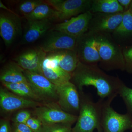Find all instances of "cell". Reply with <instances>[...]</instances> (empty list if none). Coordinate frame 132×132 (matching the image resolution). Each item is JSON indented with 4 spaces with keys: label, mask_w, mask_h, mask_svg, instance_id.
Wrapping results in <instances>:
<instances>
[{
    "label": "cell",
    "mask_w": 132,
    "mask_h": 132,
    "mask_svg": "<svg viewBox=\"0 0 132 132\" xmlns=\"http://www.w3.org/2000/svg\"><path fill=\"white\" fill-rule=\"evenodd\" d=\"M71 81L79 92L83 91L84 86H92L97 90L100 98L102 99L117 96L123 82L118 76L105 73L98 64H86L80 61L72 74Z\"/></svg>",
    "instance_id": "cell-1"
},
{
    "label": "cell",
    "mask_w": 132,
    "mask_h": 132,
    "mask_svg": "<svg viewBox=\"0 0 132 132\" xmlns=\"http://www.w3.org/2000/svg\"><path fill=\"white\" fill-rule=\"evenodd\" d=\"M100 61L99 67L106 71H125L123 48L113 39L111 34L94 33Z\"/></svg>",
    "instance_id": "cell-2"
},
{
    "label": "cell",
    "mask_w": 132,
    "mask_h": 132,
    "mask_svg": "<svg viewBox=\"0 0 132 132\" xmlns=\"http://www.w3.org/2000/svg\"><path fill=\"white\" fill-rule=\"evenodd\" d=\"M80 109L76 124L72 128L73 132H102L101 126L102 106L105 99L100 98L95 102L91 97L79 92Z\"/></svg>",
    "instance_id": "cell-3"
},
{
    "label": "cell",
    "mask_w": 132,
    "mask_h": 132,
    "mask_svg": "<svg viewBox=\"0 0 132 132\" xmlns=\"http://www.w3.org/2000/svg\"><path fill=\"white\" fill-rule=\"evenodd\" d=\"M117 96L104 100L102 106L101 126L102 132H125L132 131V115L128 113L121 114L117 112L111 105Z\"/></svg>",
    "instance_id": "cell-4"
},
{
    "label": "cell",
    "mask_w": 132,
    "mask_h": 132,
    "mask_svg": "<svg viewBox=\"0 0 132 132\" xmlns=\"http://www.w3.org/2000/svg\"><path fill=\"white\" fill-rule=\"evenodd\" d=\"M93 0H48L56 11L55 19L63 21L90 11Z\"/></svg>",
    "instance_id": "cell-5"
},
{
    "label": "cell",
    "mask_w": 132,
    "mask_h": 132,
    "mask_svg": "<svg viewBox=\"0 0 132 132\" xmlns=\"http://www.w3.org/2000/svg\"><path fill=\"white\" fill-rule=\"evenodd\" d=\"M34 114L42 125L56 124L72 125L76 122L78 116L64 111L59 106L50 105L36 108Z\"/></svg>",
    "instance_id": "cell-6"
},
{
    "label": "cell",
    "mask_w": 132,
    "mask_h": 132,
    "mask_svg": "<svg viewBox=\"0 0 132 132\" xmlns=\"http://www.w3.org/2000/svg\"><path fill=\"white\" fill-rule=\"evenodd\" d=\"M58 103L64 111L73 115L78 116L80 108L79 92L71 81L57 86Z\"/></svg>",
    "instance_id": "cell-7"
},
{
    "label": "cell",
    "mask_w": 132,
    "mask_h": 132,
    "mask_svg": "<svg viewBox=\"0 0 132 132\" xmlns=\"http://www.w3.org/2000/svg\"><path fill=\"white\" fill-rule=\"evenodd\" d=\"M75 51L79 61L84 64H98L100 61L94 33L91 31L77 38Z\"/></svg>",
    "instance_id": "cell-8"
},
{
    "label": "cell",
    "mask_w": 132,
    "mask_h": 132,
    "mask_svg": "<svg viewBox=\"0 0 132 132\" xmlns=\"http://www.w3.org/2000/svg\"><path fill=\"white\" fill-rule=\"evenodd\" d=\"M26 79L40 100L58 99L57 86L40 74L24 70Z\"/></svg>",
    "instance_id": "cell-9"
},
{
    "label": "cell",
    "mask_w": 132,
    "mask_h": 132,
    "mask_svg": "<svg viewBox=\"0 0 132 132\" xmlns=\"http://www.w3.org/2000/svg\"><path fill=\"white\" fill-rule=\"evenodd\" d=\"M22 33L21 21L15 13H1L0 14V36L5 45H11Z\"/></svg>",
    "instance_id": "cell-10"
},
{
    "label": "cell",
    "mask_w": 132,
    "mask_h": 132,
    "mask_svg": "<svg viewBox=\"0 0 132 132\" xmlns=\"http://www.w3.org/2000/svg\"><path fill=\"white\" fill-rule=\"evenodd\" d=\"M123 13L92 14L88 31L94 33L112 34L123 20Z\"/></svg>",
    "instance_id": "cell-11"
},
{
    "label": "cell",
    "mask_w": 132,
    "mask_h": 132,
    "mask_svg": "<svg viewBox=\"0 0 132 132\" xmlns=\"http://www.w3.org/2000/svg\"><path fill=\"white\" fill-rule=\"evenodd\" d=\"M92 13L90 11L73 16L65 22L56 24L53 31H59L78 38L88 31L89 23Z\"/></svg>",
    "instance_id": "cell-12"
},
{
    "label": "cell",
    "mask_w": 132,
    "mask_h": 132,
    "mask_svg": "<svg viewBox=\"0 0 132 132\" xmlns=\"http://www.w3.org/2000/svg\"><path fill=\"white\" fill-rule=\"evenodd\" d=\"M41 75L58 86L71 81L72 75L63 70L57 59L51 53H47L41 67Z\"/></svg>",
    "instance_id": "cell-13"
},
{
    "label": "cell",
    "mask_w": 132,
    "mask_h": 132,
    "mask_svg": "<svg viewBox=\"0 0 132 132\" xmlns=\"http://www.w3.org/2000/svg\"><path fill=\"white\" fill-rule=\"evenodd\" d=\"M36 101L26 98L15 94L5 88L0 89V107L4 112H14L20 109L39 106Z\"/></svg>",
    "instance_id": "cell-14"
},
{
    "label": "cell",
    "mask_w": 132,
    "mask_h": 132,
    "mask_svg": "<svg viewBox=\"0 0 132 132\" xmlns=\"http://www.w3.org/2000/svg\"><path fill=\"white\" fill-rule=\"evenodd\" d=\"M77 39L65 33L52 30L40 47L46 53L64 50H75Z\"/></svg>",
    "instance_id": "cell-15"
},
{
    "label": "cell",
    "mask_w": 132,
    "mask_h": 132,
    "mask_svg": "<svg viewBox=\"0 0 132 132\" xmlns=\"http://www.w3.org/2000/svg\"><path fill=\"white\" fill-rule=\"evenodd\" d=\"M46 55L40 47L23 52L15 60L24 70L41 74L42 64Z\"/></svg>",
    "instance_id": "cell-16"
},
{
    "label": "cell",
    "mask_w": 132,
    "mask_h": 132,
    "mask_svg": "<svg viewBox=\"0 0 132 132\" xmlns=\"http://www.w3.org/2000/svg\"><path fill=\"white\" fill-rule=\"evenodd\" d=\"M52 20L29 21L21 42L22 44L32 43L41 38L48 31L52 25Z\"/></svg>",
    "instance_id": "cell-17"
},
{
    "label": "cell",
    "mask_w": 132,
    "mask_h": 132,
    "mask_svg": "<svg viewBox=\"0 0 132 132\" xmlns=\"http://www.w3.org/2000/svg\"><path fill=\"white\" fill-rule=\"evenodd\" d=\"M116 42L122 48L132 39V13L129 9L123 13V20L111 34Z\"/></svg>",
    "instance_id": "cell-18"
},
{
    "label": "cell",
    "mask_w": 132,
    "mask_h": 132,
    "mask_svg": "<svg viewBox=\"0 0 132 132\" xmlns=\"http://www.w3.org/2000/svg\"><path fill=\"white\" fill-rule=\"evenodd\" d=\"M50 53L57 59L59 65L63 70L72 75L79 62L75 50H64Z\"/></svg>",
    "instance_id": "cell-19"
},
{
    "label": "cell",
    "mask_w": 132,
    "mask_h": 132,
    "mask_svg": "<svg viewBox=\"0 0 132 132\" xmlns=\"http://www.w3.org/2000/svg\"><path fill=\"white\" fill-rule=\"evenodd\" d=\"M24 71L16 62H10L4 66L1 71V82L14 83L27 81Z\"/></svg>",
    "instance_id": "cell-20"
},
{
    "label": "cell",
    "mask_w": 132,
    "mask_h": 132,
    "mask_svg": "<svg viewBox=\"0 0 132 132\" xmlns=\"http://www.w3.org/2000/svg\"><path fill=\"white\" fill-rule=\"evenodd\" d=\"M89 11L92 14L97 13L114 14L124 13L125 10L118 0H93Z\"/></svg>",
    "instance_id": "cell-21"
},
{
    "label": "cell",
    "mask_w": 132,
    "mask_h": 132,
    "mask_svg": "<svg viewBox=\"0 0 132 132\" xmlns=\"http://www.w3.org/2000/svg\"><path fill=\"white\" fill-rule=\"evenodd\" d=\"M2 84L7 90L20 97L35 101L40 100L27 81L17 83Z\"/></svg>",
    "instance_id": "cell-22"
},
{
    "label": "cell",
    "mask_w": 132,
    "mask_h": 132,
    "mask_svg": "<svg viewBox=\"0 0 132 132\" xmlns=\"http://www.w3.org/2000/svg\"><path fill=\"white\" fill-rule=\"evenodd\" d=\"M56 11L47 3L43 2L38 6L32 12L24 15L28 21H29L53 20L55 19Z\"/></svg>",
    "instance_id": "cell-23"
},
{
    "label": "cell",
    "mask_w": 132,
    "mask_h": 132,
    "mask_svg": "<svg viewBox=\"0 0 132 132\" xmlns=\"http://www.w3.org/2000/svg\"><path fill=\"white\" fill-rule=\"evenodd\" d=\"M118 94L124 101L127 112L132 115V88L128 87L123 82L118 91Z\"/></svg>",
    "instance_id": "cell-24"
},
{
    "label": "cell",
    "mask_w": 132,
    "mask_h": 132,
    "mask_svg": "<svg viewBox=\"0 0 132 132\" xmlns=\"http://www.w3.org/2000/svg\"><path fill=\"white\" fill-rule=\"evenodd\" d=\"M43 2L41 0L22 1L18 5V10L24 15H26L31 13L36 8Z\"/></svg>",
    "instance_id": "cell-25"
},
{
    "label": "cell",
    "mask_w": 132,
    "mask_h": 132,
    "mask_svg": "<svg viewBox=\"0 0 132 132\" xmlns=\"http://www.w3.org/2000/svg\"><path fill=\"white\" fill-rule=\"evenodd\" d=\"M72 125L67 124H56L42 125L40 132H70Z\"/></svg>",
    "instance_id": "cell-26"
},
{
    "label": "cell",
    "mask_w": 132,
    "mask_h": 132,
    "mask_svg": "<svg viewBox=\"0 0 132 132\" xmlns=\"http://www.w3.org/2000/svg\"><path fill=\"white\" fill-rule=\"evenodd\" d=\"M125 62V71L132 75V45L123 47Z\"/></svg>",
    "instance_id": "cell-27"
},
{
    "label": "cell",
    "mask_w": 132,
    "mask_h": 132,
    "mask_svg": "<svg viewBox=\"0 0 132 132\" xmlns=\"http://www.w3.org/2000/svg\"><path fill=\"white\" fill-rule=\"evenodd\" d=\"M31 113L27 110H22L19 111L12 119L14 123H24L31 117Z\"/></svg>",
    "instance_id": "cell-28"
},
{
    "label": "cell",
    "mask_w": 132,
    "mask_h": 132,
    "mask_svg": "<svg viewBox=\"0 0 132 132\" xmlns=\"http://www.w3.org/2000/svg\"><path fill=\"white\" fill-rule=\"evenodd\" d=\"M13 132H33L26 124L24 123H14Z\"/></svg>",
    "instance_id": "cell-29"
},
{
    "label": "cell",
    "mask_w": 132,
    "mask_h": 132,
    "mask_svg": "<svg viewBox=\"0 0 132 132\" xmlns=\"http://www.w3.org/2000/svg\"><path fill=\"white\" fill-rule=\"evenodd\" d=\"M0 132H12L9 122L6 120H1Z\"/></svg>",
    "instance_id": "cell-30"
},
{
    "label": "cell",
    "mask_w": 132,
    "mask_h": 132,
    "mask_svg": "<svg viewBox=\"0 0 132 132\" xmlns=\"http://www.w3.org/2000/svg\"><path fill=\"white\" fill-rule=\"evenodd\" d=\"M42 127V123L37 118L35 122L33 123L29 127L33 132H40Z\"/></svg>",
    "instance_id": "cell-31"
},
{
    "label": "cell",
    "mask_w": 132,
    "mask_h": 132,
    "mask_svg": "<svg viewBox=\"0 0 132 132\" xmlns=\"http://www.w3.org/2000/svg\"><path fill=\"white\" fill-rule=\"evenodd\" d=\"M132 1V0H118V2L124 9L125 12L130 8Z\"/></svg>",
    "instance_id": "cell-32"
},
{
    "label": "cell",
    "mask_w": 132,
    "mask_h": 132,
    "mask_svg": "<svg viewBox=\"0 0 132 132\" xmlns=\"http://www.w3.org/2000/svg\"><path fill=\"white\" fill-rule=\"evenodd\" d=\"M36 119H37V118H32V117H30L26 121V124L29 127L31 125H32L33 123L35 122Z\"/></svg>",
    "instance_id": "cell-33"
},
{
    "label": "cell",
    "mask_w": 132,
    "mask_h": 132,
    "mask_svg": "<svg viewBox=\"0 0 132 132\" xmlns=\"http://www.w3.org/2000/svg\"><path fill=\"white\" fill-rule=\"evenodd\" d=\"M0 8L2 9L5 10L7 11V12H11V13H14V12L9 9L1 1H0Z\"/></svg>",
    "instance_id": "cell-34"
},
{
    "label": "cell",
    "mask_w": 132,
    "mask_h": 132,
    "mask_svg": "<svg viewBox=\"0 0 132 132\" xmlns=\"http://www.w3.org/2000/svg\"><path fill=\"white\" fill-rule=\"evenodd\" d=\"M130 9L131 10V11L132 13V1L131 3V5H130Z\"/></svg>",
    "instance_id": "cell-35"
},
{
    "label": "cell",
    "mask_w": 132,
    "mask_h": 132,
    "mask_svg": "<svg viewBox=\"0 0 132 132\" xmlns=\"http://www.w3.org/2000/svg\"><path fill=\"white\" fill-rule=\"evenodd\" d=\"M72 132V131H71V132Z\"/></svg>",
    "instance_id": "cell-36"
}]
</instances>
